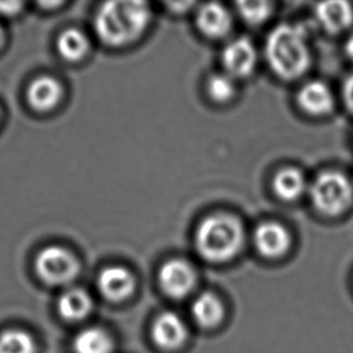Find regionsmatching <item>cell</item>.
Here are the masks:
<instances>
[{
    "instance_id": "12",
    "label": "cell",
    "mask_w": 353,
    "mask_h": 353,
    "mask_svg": "<svg viewBox=\"0 0 353 353\" xmlns=\"http://www.w3.org/2000/svg\"><path fill=\"white\" fill-rule=\"evenodd\" d=\"M257 51L251 40L238 38L225 46L222 62L225 72L234 79L245 77L253 72L257 63Z\"/></svg>"
},
{
    "instance_id": "18",
    "label": "cell",
    "mask_w": 353,
    "mask_h": 353,
    "mask_svg": "<svg viewBox=\"0 0 353 353\" xmlns=\"http://www.w3.org/2000/svg\"><path fill=\"white\" fill-rule=\"evenodd\" d=\"M114 339L105 330L91 327L81 330L74 339L75 353H112Z\"/></svg>"
},
{
    "instance_id": "11",
    "label": "cell",
    "mask_w": 353,
    "mask_h": 353,
    "mask_svg": "<svg viewBox=\"0 0 353 353\" xmlns=\"http://www.w3.org/2000/svg\"><path fill=\"white\" fill-rule=\"evenodd\" d=\"M98 287L103 296L108 301L119 303L133 296L137 280L133 272L127 268L112 265L105 268L99 274Z\"/></svg>"
},
{
    "instance_id": "22",
    "label": "cell",
    "mask_w": 353,
    "mask_h": 353,
    "mask_svg": "<svg viewBox=\"0 0 353 353\" xmlns=\"http://www.w3.org/2000/svg\"><path fill=\"white\" fill-rule=\"evenodd\" d=\"M238 10L248 23L261 24L272 14V4L269 1H241L238 3Z\"/></svg>"
},
{
    "instance_id": "24",
    "label": "cell",
    "mask_w": 353,
    "mask_h": 353,
    "mask_svg": "<svg viewBox=\"0 0 353 353\" xmlns=\"http://www.w3.org/2000/svg\"><path fill=\"white\" fill-rule=\"evenodd\" d=\"M22 8H23V4L19 3V1L0 3V14L6 16V17H11V16L19 14Z\"/></svg>"
},
{
    "instance_id": "19",
    "label": "cell",
    "mask_w": 353,
    "mask_h": 353,
    "mask_svg": "<svg viewBox=\"0 0 353 353\" xmlns=\"http://www.w3.org/2000/svg\"><path fill=\"white\" fill-rule=\"evenodd\" d=\"M58 52L67 61H80L90 50L86 35L75 28L64 30L57 41Z\"/></svg>"
},
{
    "instance_id": "4",
    "label": "cell",
    "mask_w": 353,
    "mask_h": 353,
    "mask_svg": "<svg viewBox=\"0 0 353 353\" xmlns=\"http://www.w3.org/2000/svg\"><path fill=\"white\" fill-rule=\"evenodd\" d=\"M311 204L319 214L330 219L345 215L353 206V183L344 172L325 170L309 186Z\"/></svg>"
},
{
    "instance_id": "6",
    "label": "cell",
    "mask_w": 353,
    "mask_h": 353,
    "mask_svg": "<svg viewBox=\"0 0 353 353\" xmlns=\"http://www.w3.org/2000/svg\"><path fill=\"white\" fill-rule=\"evenodd\" d=\"M158 281L168 296L180 301L190 296L196 287V272L191 264L183 259H170L159 269Z\"/></svg>"
},
{
    "instance_id": "27",
    "label": "cell",
    "mask_w": 353,
    "mask_h": 353,
    "mask_svg": "<svg viewBox=\"0 0 353 353\" xmlns=\"http://www.w3.org/2000/svg\"><path fill=\"white\" fill-rule=\"evenodd\" d=\"M0 119H1V109H0Z\"/></svg>"
},
{
    "instance_id": "1",
    "label": "cell",
    "mask_w": 353,
    "mask_h": 353,
    "mask_svg": "<svg viewBox=\"0 0 353 353\" xmlns=\"http://www.w3.org/2000/svg\"><path fill=\"white\" fill-rule=\"evenodd\" d=\"M265 57L272 72L283 80L293 81L304 77L312 63L307 28L303 24L277 26L268 37Z\"/></svg>"
},
{
    "instance_id": "10",
    "label": "cell",
    "mask_w": 353,
    "mask_h": 353,
    "mask_svg": "<svg viewBox=\"0 0 353 353\" xmlns=\"http://www.w3.org/2000/svg\"><path fill=\"white\" fill-rule=\"evenodd\" d=\"M151 335L159 349L172 351L186 343L188 330L180 316L172 311H164L153 322Z\"/></svg>"
},
{
    "instance_id": "16",
    "label": "cell",
    "mask_w": 353,
    "mask_h": 353,
    "mask_svg": "<svg viewBox=\"0 0 353 353\" xmlns=\"http://www.w3.org/2000/svg\"><path fill=\"white\" fill-rule=\"evenodd\" d=\"M192 316L204 330H212L220 325L225 317V305L214 293L205 292L196 296L191 309Z\"/></svg>"
},
{
    "instance_id": "23",
    "label": "cell",
    "mask_w": 353,
    "mask_h": 353,
    "mask_svg": "<svg viewBox=\"0 0 353 353\" xmlns=\"http://www.w3.org/2000/svg\"><path fill=\"white\" fill-rule=\"evenodd\" d=\"M341 101L345 109L353 116V72L345 77L341 86Z\"/></svg>"
},
{
    "instance_id": "20",
    "label": "cell",
    "mask_w": 353,
    "mask_h": 353,
    "mask_svg": "<svg viewBox=\"0 0 353 353\" xmlns=\"http://www.w3.org/2000/svg\"><path fill=\"white\" fill-rule=\"evenodd\" d=\"M35 352V340L26 330H9L0 334V353Z\"/></svg>"
},
{
    "instance_id": "7",
    "label": "cell",
    "mask_w": 353,
    "mask_h": 353,
    "mask_svg": "<svg viewBox=\"0 0 353 353\" xmlns=\"http://www.w3.org/2000/svg\"><path fill=\"white\" fill-rule=\"evenodd\" d=\"M316 22L330 35L347 33L353 27V5L345 0H330L316 5Z\"/></svg>"
},
{
    "instance_id": "17",
    "label": "cell",
    "mask_w": 353,
    "mask_h": 353,
    "mask_svg": "<svg viewBox=\"0 0 353 353\" xmlns=\"http://www.w3.org/2000/svg\"><path fill=\"white\" fill-rule=\"evenodd\" d=\"M58 314L69 322L85 320L93 310L92 296L82 288H70L59 296Z\"/></svg>"
},
{
    "instance_id": "26",
    "label": "cell",
    "mask_w": 353,
    "mask_h": 353,
    "mask_svg": "<svg viewBox=\"0 0 353 353\" xmlns=\"http://www.w3.org/2000/svg\"><path fill=\"white\" fill-rule=\"evenodd\" d=\"M5 43V30L1 24H0V48H3Z\"/></svg>"
},
{
    "instance_id": "21",
    "label": "cell",
    "mask_w": 353,
    "mask_h": 353,
    "mask_svg": "<svg viewBox=\"0 0 353 353\" xmlns=\"http://www.w3.org/2000/svg\"><path fill=\"white\" fill-rule=\"evenodd\" d=\"M208 91L211 98L219 103H225L234 97L236 92L234 77H230L227 72L216 74L210 77L208 82Z\"/></svg>"
},
{
    "instance_id": "14",
    "label": "cell",
    "mask_w": 353,
    "mask_h": 353,
    "mask_svg": "<svg viewBox=\"0 0 353 353\" xmlns=\"http://www.w3.org/2000/svg\"><path fill=\"white\" fill-rule=\"evenodd\" d=\"M63 88L52 77H39L30 82L27 99L34 110H52L62 99Z\"/></svg>"
},
{
    "instance_id": "5",
    "label": "cell",
    "mask_w": 353,
    "mask_h": 353,
    "mask_svg": "<svg viewBox=\"0 0 353 353\" xmlns=\"http://www.w3.org/2000/svg\"><path fill=\"white\" fill-rule=\"evenodd\" d=\"M35 272L41 281L51 286H65L80 272V263L67 248L48 246L35 258Z\"/></svg>"
},
{
    "instance_id": "8",
    "label": "cell",
    "mask_w": 353,
    "mask_h": 353,
    "mask_svg": "<svg viewBox=\"0 0 353 353\" xmlns=\"http://www.w3.org/2000/svg\"><path fill=\"white\" fill-rule=\"evenodd\" d=\"M254 245L263 257L277 259L286 254L292 246L290 230L285 225L268 221L261 223L254 230Z\"/></svg>"
},
{
    "instance_id": "13",
    "label": "cell",
    "mask_w": 353,
    "mask_h": 353,
    "mask_svg": "<svg viewBox=\"0 0 353 353\" xmlns=\"http://www.w3.org/2000/svg\"><path fill=\"white\" fill-rule=\"evenodd\" d=\"M232 23L230 11L219 3H208L198 10L196 24L208 38H223L230 33Z\"/></svg>"
},
{
    "instance_id": "2",
    "label": "cell",
    "mask_w": 353,
    "mask_h": 353,
    "mask_svg": "<svg viewBox=\"0 0 353 353\" xmlns=\"http://www.w3.org/2000/svg\"><path fill=\"white\" fill-rule=\"evenodd\" d=\"M151 10L140 1H109L97 12L94 27L98 37L109 46L132 43L148 28Z\"/></svg>"
},
{
    "instance_id": "9",
    "label": "cell",
    "mask_w": 353,
    "mask_h": 353,
    "mask_svg": "<svg viewBox=\"0 0 353 353\" xmlns=\"http://www.w3.org/2000/svg\"><path fill=\"white\" fill-rule=\"evenodd\" d=\"M301 110L311 117L330 116L335 109V96L325 82L312 80L301 86L296 94Z\"/></svg>"
},
{
    "instance_id": "25",
    "label": "cell",
    "mask_w": 353,
    "mask_h": 353,
    "mask_svg": "<svg viewBox=\"0 0 353 353\" xmlns=\"http://www.w3.org/2000/svg\"><path fill=\"white\" fill-rule=\"evenodd\" d=\"M344 52L346 57L349 58L350 61L353 63V32H351L345 40Z\"/></svg>"
},
{
    "instance_id": "3",
    "label": "cell",
    "mask_w": 353,
    "mask_h": 353,
    "mask_svg": "<svg viewBox=\"0 0 353 353\" xmlns=\"http://www.w3.org/2000/svg\"><path fill=\"white\" fill-rule=\"evenodd\" d=\"M243 240L240 221L225 214L209 216L196 228V248L208 262L225 263L236 257Z\"/></svg>"
},
{
    "instance_id": "15",
    "label": "cell",
    "mask_w": 353,
    "mask_h": 353,
    "mask_svg": "<svg viewBox=\"0 0 353 353\" xmlns=\"http://www.w3.org/2000/svg\"><path fill=\"white\" fill-rule=\"evenodd\" d=\"M305 174L296 168H283L272 180V190L281 201H296L309 192Z\"/></svg>"
}]
</instances>
